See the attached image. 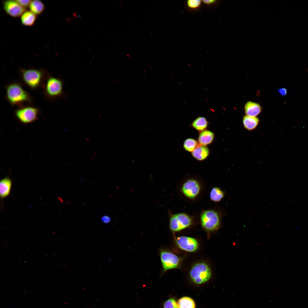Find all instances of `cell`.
Segmentation results:
<instances>
[{"mask_svg":"<svg viewBox=\"0 0 308 308\" xmlns=\"http://www.w3.org/2000/svg\"><path fill=\"white\" fill-rule=\"evenodd\" d=\"M187 7L190 9H196L201 6L202 1L200 0H189L186 2Z\"/></svg>","mask_w":308,"mask_h":308,"instance_id":"obj_23","label":"cell"},{"mask_svg":"<svg viewBox=\"0 0 308 308\" xmlns=\"http://www.w3.org/2000/svg\"><path fill=\"white\" fill-rule=\"evenodd\" d=\"M101 220L103 223L105 224H108L111 221V218L109 216L105 215L102 216Z\"/></svg>","mask_w":308,"mask_h":308,"instance_id":"obj_26","label":"cell"},{"mask_svg":"<svg viewBox=\"0 0 308 308\" xmlns=\"http://www.w3.org/2000/svg\"><path fill=\"white\" fill-rule=\"evenodd\" d=\"M160 256L163 272L169 270L178 268L180 266L181 258L170 252L162 249L160 251Z\"/></svg>","mask_w":308,"mask_h":308,"instance_id":"obj_4","label":"cell"},{"mask_svg":"<svg viewBox=\"0 0 308 308\" xmlns=\"http://www.w3.org/2000/svg\"><path fill=\"white\" fill-rule=\"evenodd\" d=\"M7 98L12 103L16 104L28 100V96L26 92L19 85L13 84L7 88Z\"/></svg>","mask_w":308,"mask_h":308,"instance_id":"obj_6","label":"cell"},{"mask_svg":"<svg viewBox=\"0 0 308 308\" xmlns=\"http://www.w3.org/2000/svg\"><path fill=\"white\" fill-rule=\"evenodd\" d=\"M244 109L246 115L256 117L261 113L262 108L259 104L249 101L245 104Z\"/></svg>","mask_w":308,"mask_h":308,"instance_id":"obj_13","label":"cell"},{"mask_svg":"<svg viewBox=\"0 0 308 308\" xmlns=\"http://www.w3.org/2000/svg\"><path fill=\"white\" fill-rule=\"evenodd\" d=\"M176 243L180 249L189 252L196 251L199 247L198 242L196 239L188 236H181L177 237Z\"/></svg>","mask_w":308,"mask_h":308,"instance_id":"obj_8","label":"cell"},{"mask_svg":"<svg viewBox=\"0 0 308 308\" xmlns=\"http://www.w3.org/2000/svg\"><path fill=\"white\" fill-rule=\"evenodd\" d=\"M178 308H195V304L193 300L187 297H183L178 302Z\"/></svg>","mask_w":308,"mask_h":308,"instance_id":"obj_21","label":"cell"},{"mask_svg":"<svg viewBox=\"0 0 308 308\" xmlns=\"http://www.w3.org/2000/svg\"><path fill=\"white\" fill-rule=\"evenodd\" d=\"M29 7L30 11L36 15L41 14L45 9L44 4L39 0H32Z\"/></svg>","mask_w":308,"mask_h":308,"instance_id":"obj_18","label":"cell"},{"mask_svg":"<svg viewBox=\"0 0 308 308\" xmlns=\"http://www.w3.org/2000/svg\"><path fill=\"white\" fill-rule=\"evenodd\" d=\"M221 215L217 210L212 209L202 211L200 219L202 228L208 232L218 230L221 224Z\"/></svg>","mask_w":308,"mask_h":308,"instance_id":"obj_1","label":"cell"},{"mask_svg":"<svg viewBox=\"0 0 308 308\" xmlns=\"http://www.w3.org/2000/svg\"><path fill=\"white\" fill-rule=\"evenodd\" d=\"M278 92L282 96H285L287 93V91L285 88H281L278 90Z\"/></svg>","mask_w":308,"mask_h":308,"instance_id":"obj_28","label":"cell"},{"mask_svg":"<svg viewBox=\"0 0 308 308\" xmlns=\"http://www.w3.org/2000/svg\"><path fill=\"white\" fill-rule=\"evenodd\" d=\"M163 308H178V304L175 299L171 298L164 302Z\"/></svg>","mask_w":308,"mask_h":308,"instance_id":"obj_24","label":"cell"},{"mask_svg":"<svg viewBox=\"0 0 308 308\" xmlns=\"http://www.w3.org/2000/svg\"><path fill=\"white\" fill-rule=\"evenodd\" d=\"M259 122V120L256 117L246 115L243 117L244 126L246 129L249 131L254 129L258 126Z\"/></svg>","mask_w":308,"mask_h":308,"instance_id":"obj_17","label":"cell"},{"mask_svg":"<svg viewBox=\"0 0 308 308\" xmlns=\"http://www.w3.org/2000/svg\"><path fill=\"white\" fill-rule=\"evenodd\" d=\"M224 193L220 188L214 187L211 189L210 194V199L215 202L220 201L223 198Z\"/></svg>","mask_w":308,"mask_h":308,"instance_id":"obj_20","label":"cell"},{"mask_svg":"<svg viewBox=\"0 0 308 308\" xmlns=\"http://www.w3.org/2000/svg\"><path fill=\"white\" fill-rule=\"evenodd\" d=\"M208 125V122L206 119L202 116L196 118L192 123V127L200 132L206 130Z\"/></svg>","mask_w":308,"mask_h":308,"instance_id":"obj_19","label":"cell"},{"mask_svg":"<svg viewBox=\"0 0 308 308\" xmlns=\"http://www.w3.org/2000/svg\"><path fill=\"white\" fill-rule=\"evenodd\" d=\"M23 77L25 82L32 87H35L39 84L41 80V74L38 70L30 69L23 72Z\"/></svg>","mask_w":308,"mask_h":308,"instance_id":"obj_10","label":"cell"},{"mask_svg":"<svg viewBox=\"0 0 308 308\" xmlns=\"http://www.w3.org/2000/svg\"><path fill=\"white\" fill-rule=\"evenodd\" d=\"M3 7L5 12L13 17H21L26 11L16 0H7L3 2Z\"/></svg>","mask_w":308,"mask_h":308,"instance_id":"obj_9","label":"cell"},{"mask_svg":"<svg viewBox=\"0 0 308 308\" xmlns=\"http://www.w3.org/2000/svg\"><path fill=\"white\" fill-rule=\"evenodd\" d=\"M209 150L205 145H199L192 152L193 156L199 161H202L206 159L209 155Z\"/></svg>","mask_w":308,"mask_h":308,"instance_id":"obj_14","label":"cell"},{"mask_svg":"<svg viewBox=\"0 0 308 308\" xmlns=\"http://www.w3.org/2000/svg\"><path fill=\"white\" fill-rule=\"evenodd\" d=\"M202 2L207 5H212L217 3V1L215 0H202Z\"/></svg>","mask_w":308,"mask_h":308,"instance_id":"obj_27","label":"cell"},{"mask_svg":"<svg viewBox=\"0 0 308 308\" xmlns=\"http://www.w3.org/2000/svg\"><path fill=\"white\" fill-rule=\"evenodd\" d=\"M169 213V227L173 232H177L187 228L193 222L192 216L187 213L180 212L175 214Z\"/></svg>","mask_w":308,"mask_h":308,"instance_id":"obj_3","label":"cell"},{"mask_svg":"<svg viewBox=\"0 0 308 308\" xmlns=\"http://www.w3.org/2000/svg\"><path fill=\"white\" fill-rule=\"evenodd\" d=\"M38 110L36 108L27 107L16 111V116L22 123L26 124L31 123L38 118Z\"/></svg>","mask_w":308,"mask_h":308,"instance_id":"obj_7","label":"cell"},{"mask_svg":"<svg viewBox=\"0 0 308 308\" xmlns=\"http://www.w3.org/2000/svg\"><path fill=\"white\" fill-rule=\"evenodd\" d=\"M214 137V134L211 131L205 130L200 133L198 137L199 144L206 146L211 143Z\"/></svg>","mask_w":308,"mask_h":308,"instance_id":"obj_15","label":"cell"},{"mask_svg":"<svg viewBox=\"0 0 308 308\" xmlns=\"http://www.w3.org/2000/svg\"><path fill=\"white\" fill-rule=\"evenodd\" d=\"M21 6L26 8L29 6L32 0H16Z\"/></svg>","mask_w":308,"mask_h":308,"instance_id":"obj_25","label":"cell"},{"mask_svg":"<svg viewBox=\"0 0 308 308\" xmlns=\"http://www.w3.org/2000/svg\"><path fill=\"white\" fill-rule=\"evenodd\" d=\"M12 181L9 177L2 179L0 181V196L1 199H3L9 195L12 188Z\"/></svg>","mask_w":308,"mask_h":308,"instance_id":"obj_12","label":"cell"},{"mask_svg":"<svg viewBox=\"0 0 308 308\" xmlns=\"http://www.w3.org/2000/svg\"><path fill=\"white\" fill-rule=\"evenodd\" d=\"M46 91L49 95L55 96H59L62 93V84L59 79L51 77L48 80Z\"/></svg>","mask_w":308,"mask_h":308,"instance_id":"obj_11","label":"cell"},{"mask_svg":"<svg viewBox=\"0 0 308 308\" xmlns=\"http://www.w3.org/2000/svg\"><path fill=\"white\" fill-rule=\"evenodd\" d=\"M211 271L206 263L199 262L194 264L190 271L189 275L193 281L197 284L204 283L210 279Z\"/></svg>","mask_w":308,"mask_h":308,"instance_id":"obj_2","label":"cell"},{"mask_svg":"<svg viewBox=\"0 0 308 308\" xmlns=\"http://www.w3.org/2000/svg\"><path fill=\"white\" fill-rule=\"evenodd\" d=\"M198 142L195 139L189 138L185 141L183 147L186 151L192 152L198 145Z\"/></svg>","mask_w":308,"mask_h":308,"instance_id":"obj_22","label":"cell"},{"mask_svg":"<svg viewBox=\"0 0 308 308\" xmlns=\"http://www.w3.org/2000/svg\"><path fill=\"white\" fill-rule=\"evenodd\" d=\"M37 19V16L30 11H26L21 17L22 24L26 26L33 25Z\"/></svg>","mask_w":308,"mask_h":308,"instance_id":"obj_16","label":"cell"},{"mask_svg":"<svg viewBox=\"0 0 308 308\" xmlns=\"http://www.w3.org/2000/svg\"><path fill=\"white\" fill-rule=\"evenodd\" d=\"M201 189L200 183L194 179L186 181L182 185L181 191L183 195L190 199L196 198L200 193Z\"/></svg>","mask_w":308,"mask_h":308,"instance_id":"obj_5","label":"cell"}]
</instances>
